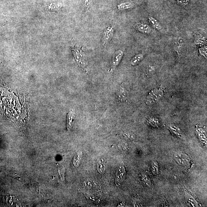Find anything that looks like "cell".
<instances>
[{
	"label": "cell",
	"instance_id": "obj_1",
	"mask_svg": "<svg viewBox=\"0 0 207 207\" xmlns=\"http://www.w3.org/2000/svg\"><path fill=\"white\" fill-rule=\"evenodd\" d=\"M73 55L76 62L79 66L86 71L88 65V60L86 55L82 49L81 47L76 45L73 48Z\"/></svg>",
	"mask_w": 207,
	"mask_h": 207
},
{
	"label": "cell",
	"instance_id": "obj_2",
	"mask_svg": "<svg viewBox=\"0 0 207 207\" xmlns=\"http://www.w3.org/2000/svg\"><path fill=\"white\" fill-rule=\"evenodd\" d=\"M174 157L177 163L182 166L187 167L191 165V159L189 156L185 154L175 152Z\"/></svg>",
	"mask_w": 207,
	"mask_h": 207
},
{
	"label": "cell",
	"instance_id": "obj_3",
	"mask_svg": "<svg viewBox=\"0 0 207 207\" xmlns=\"http://www.w3.org/2000/svg\"><path fill=\"white\" fill-rule=\"evenodd\" d=\"M115 33V29L112 26H109L104 30L102 38V45L105 47L111 40Z\"/></svg>",
	"mask_w": 207,
	"mask_h": 207
},
{
	"label": "cell",
	"instance_id": "obj_4",
	"mask_svg": "<svg viewBox=\"0 0 207 207\" xmlns=\"http://www.w3.org/2000/svg\"><path fill=\"white\" fill-rule=\"evenodd\" d=\"M124 54V51L122 50H118L115 52L112 57L111 67L110 70L111 72H113L115 68L119 64Z\"/></svg>",
	"mask_w": 207,
	"mask_h": 207
},
{
	"label": "cell",
	"instance_id": "obj_5",
	"mask_svg": "<svg viewBox=\"0 0 207 207\" xmlns=\"http://www.w3.org/2000/svg\"><path fill=\"white\" fill-rule=\"evenodd\" d=\"M126 175L125 168L123 166H121L119 167L117 171L115 179V184L116 185H119L125 179Z\"/></svg>",
	"mask_w": 207,
	"mask_h": 207
},
{
	"label": "cell",
	"instance_id": "obj_6",
	"mask_svg": "<svg viewBox=\"0 0 207 207\" xmlns=\"http://www.w3.org/2000/svg\"><path fill=\"white\" fill-rule=\"evenodd\" d=\"M134 28L140 32L144 34H149L151 32L152 29L149 25L141 22H137L134 25Z\"/></svg>",
	"mask_w": 207,
	"mask_h": 207
},
{
	"label": "cell",
	"instance_id": "obj_7",
	"mask_svg": "<svg viewBox=\"0 0 207 207\" xmlns=\"http://www.w3.org/2000/svg\"><path fill=\"white\" fill-rule=\"evenodd\" d=\"M76 119V114L73 110L70 111L67 115L66 125L68 130H70Z\"/></svg>",
	"mask_w": 207,
	"mask_h": 207
},
{
	"label": "cell",
	"instance_id": "obj_8",
	"mask_svg": "<svg viewBox=\"0 0 207 207\" xmlns=\"http://www.w3.org/2000/svg\"><path fill=\"white\" fill-rule=\"evenodd\" d=\"M106 168V162L103 159L100 160L97 163V170L101 174H104Z\"/></svg>",
	"mask_w": 207,
	"mask_h": 207
},
{
	"label": "cell",
	"instance_id": "obj_9",
	"mask_svg": "<svg viewBox=\"0 0 207 207\" xmlns=\"http://www.w3.org/2000/svg\"><path fill=\"white\" fill-rule=\"evenodd\" d=\"M149 23L155 29L158 30V31H160L162 30V25H161L158 22L157 20L155 19V18L152 17H149Z\"/></svg>",
	"mask_w": 207,
	"mask_h": 207
},
{
	"label": "cell",
	"instance_id": "obj_10",
	"mask_svg": "<svg viewBox=\"0 0 207 207\" xmlns=\"http://www.w3.org/2000/svg\"><path fill=\"white\" fill-rule=\"evenodd\" d=\"M144 58V55L143 54H140L135 55L130 61L131 65L132 66H135L140 63Z\"/></svg>",
	"mask_w": 207,
	"mask_h": 207
},
{
	"label": "cell",
	"instance_id": "obj_11",
	"mask_svg": "<svg viewBox=\"0 0 207 207\" xmlns=\"http://www.w3.org/2000/svg\"><path fill=\"white\" fill-rule=\"evenodd\" d=\"M168 128H169L170 130L171 131V132L173 134H174L176 136H177L179 138H183V134L182 132L179 129L176 127L174 125L171 124L169 126H168Z\"/></svg>",
	"mask_w": 207,
	"mask_h": 207
},
{
	"label": "cell",
	"instance_id": "obj_12",
	"mask_svg": "<svg viewBox=\"0 0 207 207\" xmlns=\"http://www.w3.org/2000/svg\"><path fill=\"white\" fill-rule=\"evenodd\" d=\"M134 6V4L133 2H127L119 4L118 6V8L119 10H124L131 8Z\"/></svg>",
	"mask_w": 207,
	"mask_h": 207
},
{
	"label": "cell",
	"instance_id": "obj_13",
	"mask_svg": "<svg viewBox=\"0 0 207 207\" xmlns=\"http://www.w3.org/2000/svg\"><path fill=\"white\" fill-rule=\"evenodd\" d=\"M186 197L187 199V202L190 203V205L194 207L198 206V205L197 201H196L195 200L194 198L192 197V196L190 195L188 193V194H186Z\"/></svg>",
	"mask_w": 207,
	"mask_h": 207
},
{
	"label": "cell",
	"instance_id": "obj_14",
	"mask_svg": "<svg viewBox=\"0 0 207 207\" xmlns=\"http://www.w3.org/2000/svg\"><path fill=\"white\" fill-rule=\"evenodd\" d=\"M152 171L153 174L157 175L159 174V167L157 162H152Z\"/></svg>",
	"mask_w": 207,
	"mask_h": 207
},
{
	"label": "cell",
	"instance_id": "obj_15",
	"mask_svg": "<svg viewBox=\"0 0 207 207\" xmlns=\"http://www.w3.org/2000/svg\"><path fill=\"white\" fill-rule=\"evenodd\" d=\"M141 180L144 182L145 185L147 186L150 187V188L152 186L151 181L147 175L143 174L142 177H141Z\"/></svg>",
	"mask_w": 207,
	"mask_h": 207
},
{
	"label": "cell",
	"instance_id": "obj_16",
	"mask_svg": "<svg viewBox=\"0 0 207 207\" xmlns=\"http://www.w3.org/2000/svg\"><path fill=\"white\" fill-rule=\"evenodd\" d=\"M126 92L122 88H120L118 91V96L120 100H122L126 99Z\"/></svg>",
	"mask_w": 207,
	"mask_h": 207
},
{
	"label": "cell",
	"instance_id": "obj_17",
	"mask_svg": "<svg viewBox=\"0 0 207 207\" xmlns=\"http://www.w3.org/2000/svg\"><path fill=\"white\" fill-rule=\"evenodd\" d=\"M82 152H79L74 158V164L76 167H78L82 158Z\"/></svg>",
	"mask_w": 207,
	"mask_h": 207
},
{
	"label": "cell",
	"instance_id": "obj_18",
	"mask_svg": "<svg viewBox=\"0 0 207 207\" xmlns=\"http://www.w3.org/2000/svg\"><path fill=\"white\" fill-rule=\"evenodd\" d=\"M183 41L182 38H179V40L175 42V47L177 50H180L182 48Z\"/></svg>",
	"mask_w": 207,
	"mask_h": 207
},
{
	"label": "cell",
	"instance_id": "obj_19",
	"mask_svg": "<svg viewBox=\"0 0 207 207\" xmlns=\"http://www.w3.org/2000/svg\"><path fill=\"white\" fill-rule=\"evenodd\" d=\"M199 52L202 55L206 57H207V47H203L199 49Z\"/></svg>",
	"mask_w": 207,
	"mask_h": 207
},
{
	"label": "cell",
	"instance_id": "obj_20",
	"mask_svg": "<svg viewBox=\"0 0 207 207\" xmlns=\"http://www.w3.org/2000/svg\"><path fill=\"white\" fill-rule=\"evenodd\" d=\"M92 0H85V6L88 9L91 7L92 4Z\"/></svg>",
	"mask_w": 207,
	"mask_h": 207
},
{
	"label": "cell",
	"instance_id": "obj_21",
	"mask_svg": "<svg viewBox=\"0 0 207 207\" xmlns=\"http://www.w3.org/2000/svg\"><path fill=\"white\" fill-rule=\"evenodd\" d=\"M203 37H201V38H198V39H196L195 42H196V43L197 44H203L205 43V40L203 39Z\"/></svg>",
	"mask_w": 207,
	"mask_h": 207
},
{
	"label": "cell",
	"instance_id": "obj_22",
	"mask_svg": "<svg viewBox=\"0 0 207 207\" xmlns=\"http://www.w3.org/2000/svg\"><path fill=\"white\" fill-rule=\"evenodd\" d=\"M177 2L179 4L183 5H187L188 3V0H177Z\"/></svg>",
	"mask_w": 207,
	"mask_h": 207
},
{
	"label": "cell",
	"instance_id": "obj_23",
	"mask_svg": "<svg viewBox=\"0 0 207 207\" xmlns=\"http://www.w3.org/2000/svg\"><path fill=\"white\" fill-rule=\"evenodd\" d=\"M156 120L155 119H152L150 121V124L152 126H157L158 124H159V123L158 122H156Z\"/></svg>",
	"mask_w": 207,
	"mask_h": 207
}]
</instances>
